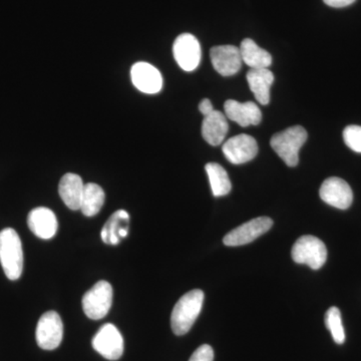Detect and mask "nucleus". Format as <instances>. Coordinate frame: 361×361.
I'll use <instances>...</instances> for the list:
<instances>
[{
    "label": "nucleus",
    "mask_w": 361,
    "mask_h": 361,
    "mask_svg": "<svg viewBox=\"0 0 361 361\" xmlns=\"http://www.w3.org/2000/svg\"><path fill=\"white\" fill-rule=\"evenodd\" d=\"M203 301L204 293L200 289H195L180 297L171 315V326L176 336H184L190 331L200 315Z\"/></svg>",
    "instance_id": "nucleus-1"
},
{
    "label": "nucleus",
    "mask_w": 361,
    "mask_h": 361,
    "mask_svg": "<svg viewBox=\"0 0 361 361\" xmlns=\"http://www.w3.org/2000/svg\"><path fill=\"white\" fill-rule=\"evenodd\" d=\"M0 263L9 280H18L23 274V244L13 228H6L0 232Z\"/></svg>",
    "instance_id": "nucleus-2"
},
{
    "label": "nucleus",
    "mask_w": 361,
    "mask_h": 361,
    "mask_svg": "<svg viewBox=\"0 0 361 361\" xmlns=\"http://www.w3.org/2000/svg\"><path fill=\"white\" fill-rule=\"evenodd\" d=\"M307 140V132L301 126H294L271 137L270 145L288 167L298 165L299 151Z\"/></svg>",
    "instance_id": "nucleus-3"
},
{
    "label": "nucleus",
    "mask_w": 361,
    "mask_h": 361,
    "mask_svg": "<svg viewBox=\"0 0 361 361\" xmlns=\"http://www.w3.org/2000/svg\"><path fill=\"white\" fill-rule=\"evenodd\" d=\"M291 255L294 262L318 270L326 262L327 249L317 237L305 235L297 240L292 247Z\"/></svg>",
    "instance_id": "nucleus-4"
},
{
    "label": "nucleus",
    "mask_w": 361,
    "mask_h": 361,
    "mask_svg": "<svg viewBox=\"0 0 361 361\" xmlns=\"http://www.w3.org/2000/svg\"><path fill=\"white\" fill-rule=\"evenodd\" d=\"M113 304V287L108 281L101 280L82 297V310L92 320L103 319Z\"/></svg>",
    "instance_id": "nucleus-5"
},
{
    "label": "nucleus",
    "mask_w": 361,
    "mask_h": 361,
    "mask_svg": "<svg viewBox=\"0 0 361 361\" xmlns=\"http://www.w3.org/2000/svg\"><path fill=\"white\" fill-rule=\"evenodd\" d=\"M37 342L44 350H54L61 345L63 337V324L61 316L56 311H47L37 323Z\"/></svg>",
    "instance_id": "nucleus-6"
},
{
    "label": "nucleus",
    "mask_w": 361,
    "mask_h": 361,
    "mask_svg": "<svg viewBox=\"0 0 361 361\" xmlns=\"http://www.w3.org/2000/svg\"><path fill=\"white\" fill-rule=\"evenodd\" d=\"M92 348L106 360H118L123 353L122 334L115 325L106 323L92 338Z\"/></svg>",
    "instance_id": "nucleus-7"
},
{
    "label": "nucleus",
    "mask_w": 361,
    "mask_h": 361,
    "mask_svg": "<svg viewBox=\"0 0 361 361\" xmlns=\"http://www.w3.org/2000/svg\"><path fill=\"white\" fill-rule=\"evenodd\" d=\"M173 54L183 71H193L200 65L201 45L191 33H183L175 39Z\"/></svg>",
    "instance_id": "nucleus-8"
},
{
    "label": "nucleus",
    "mask_w": 361,
    "mask_h": 361,
    "mask_svg": "<svg viewBox=\"0 0 361 361\" xmlns=\"http://www.w3.org/2000/svg\"><path fill=\"white\" fill-rule=\"evenodd\" d=\"M272 225L273 221L269 217L255 218L228 233L223 242L230 247L246 245L269 231Z\"/></svg>",
    "instance_id": "nucleus-9"
},
{
    "label": "nucleus",
    "mask_w": 361,
    "mask_h": 361,
    "mask_svg": "<svg viewBox=\"0 0 361 361\" xmlns=\"http://www.w3.org/2000/svg\"><path fill=\"white\" fill-rule=\"evenodd\" d=\"M222 149L227 160L235 165L250 161L258 154L257 142L251 135L245 134L237 135L228 140Z\"/></svg>",
    "instance_id": "nucleus-10"
},
{
    "label": "nucleus",
    "mask_w": 361,
    "mask_h": 361,
    "mask_svg": "<svg viewBox=\"0 0 361 361\" xmlns=\"http://www.w3.org/2000/svg\"><path fill=\"white\" fill-rule=\"evenodd\" d=\"M319 195L323 202L341 210L348 209L353 201L350 186L345 180L337 177L325 180L320 187Z\"/></svg>",
    "instance_id": "nucleus-11"
},
{
    "label": "nucleus",
    "mask_w": 361,
    "mask_h": 361,
    "mask_svg": "<svg viewBox=\"0 0 361 361\" xmlns=\"http://www.w3.org/2000/svg\"><path fill=\"white\" fill-rule=\"evenodd\" d=\"M210 56L214 68L223 77L236 75L243 63L239 47L235 45L214 47L211 49Z\"/></svg>",
    "instance_id": "nucleus-12"
},
{
    "label": "nucleus",
    "mask_w": 361,
    "mask_h": 361,
    "mask_svg": "<svg viewBox=\"0 0 361 361\" xmlns=\"http://www.w3.org/2000/svg\"><path fill=\"white\" fill-rule=\"evenodd\" d=\"M130 78L135 87L145 94H158L163 87L160 71L151 63L144 61H140L132 66Z\"/></svg>",
    "instance_id": "nucleus-13"
},
{
    "label": "nucleus",
    "mask_w": 361,
    "mask_h": 361,
    "mask_svg": "<svg viewBox=\"0 0 361 361\" xmlns=\"http://www.w3.org/2000/svg\"><path fill=\"white\" fill-rule=\"evenodd\" d=\"M226 118L238 123L241 127L257 126L262 120L260 109L253 102L240 103L235 99H228L224 104Z\"/></svg>",
    "instance_id": "nucleus-14"
},
{
    "label": "nucleus",
    "mask_w": 361,
    "mask_h": 361,
    "mask_svg": "<svg viewBox=\"0 0 361 361\" xmlns=\"http://www.w3.org/2000/svg\"><path fill=\"white\" fill-rule=\"evenodd\" d=\"M27 224L30 231L40 239L54 238L58 232V219L51 209L39 207L28 214Z\"/></svg>",
    "instance_id": "nucleus-15"
},
{
    "label": "nucleus",
    "mask_w": 361,
    "mask_h": 361,
    "mask_svg": "<svg viewBox=\"0 0 361 361\" xmlns=\"http://www.w3.org/2000/svg\"><path fill=\"white\" fill-rule=\"evenodd\" d=\"M130 215L127 211L118 210L109 218L102 230L101 237L108 245H118L121 239L129 234Z\"/></svg>",
    "instance_id": "nucleus-16"
},
{
    "label": "nucleus",
    "mask_w": 361,
    "mask_h": 361,
    "mask_svg": "<svg viewBox=\"0 0 361 361\" xmlns=\"http://www.w3.org/2000/svg\"><path fill=\"white\" fill-rule=\"evenodd\" d=\"M229 125L224 114L214 110L210 115L204 116L202 135L211 146H219L224 142Z\"/></svg>",
    "instance_id": "nucleus-17"
},
{
    "label": "nucleus",
    "mask_w": 361,
    "mask_h": 361,
    "mask_svg": "<svg viewBox=\"0 0 361 361\" xmlns=\"http://www.w3.org/2000/svg\"><path fill=\"white\" fill-rule=\"evenodd\" d=\"M85 184L77 174L68 173L61 178L59 185V193L61 200L71 210H80Z\"/></svg>",
    "instance_id": "nucleus-18"
},
{
    "label": "nucleus",
    "mask_w": 361,
    "mask_h": 361,
    "mask_svg": "<svg viewBox=\"0 0 361 361\" xmlns=\"http://www.w3.org/2000/svg\"><path fill=\"white\" fill-rule=\"evenodd\" d=\"M246 78L256 101L261 104H269L271 85L274 82L272 71L268 68L250 70L247 73Z\"/></svg>",
    "instance_id": "nucleus-19"
},
{
    "label": "nucleus",
    "mask_w": 361,
    "mask_h": 361,
    "mask_svg": "<svg viewBox=\"0 0 361 361\" xmlns=\"http://www.w3.org/2000/svg\"><path fill=\"white\" fill-rule=\"evenodd\" d=\"M243 63L251 70L268 68L272 63V56L267 51L261 49L253 39H245L239 47Z\"/></svg>",
    "instance_id": "nucleus-20"
},
{
    "label": "nucleus",
    "mask_w": 361,
    "mask_h": 361,
    "mask_svg": "<svg viewBox=\"0 0 361 361\" xmlns=\"http://www.w3.org/2000/svg\"><path fill=\"white\" fill-rule=\"evenodd\" d=\"M104 198H106V195H104L103 188L94 183L85 184L80 210L87 217L96 216L103 208Z\"/></svg>",
    "instance_id": "nucleus-21"
},
{
    "label": "nucleus",
    "mask_w": 361,
    "mask_h": 361,
    "mask_svg": "<svg viewBox=\"0 0 361 361\" xmlns=\"http://www.w3.org/2000/svg\"><path fill=\"white\" fill-rule=\"evenodd\" d=\"M205 169L214 196L222 197L229 194L232 184L225 169L217 163L207 164Z\"/></svg>",
    "instance_id": "nucleus-22"
},
{
    "label": "nucleus",
    "mask_w": 361,
    "mask_h": 361,
    "mask_svg": "<svg viewBox=\"0 0 361 361\" xmlns=\"http://www.w3.org/2000/svg\"><path fill=\"white\" fill-rule=\"evenodd\" d=\"M325 325L334 337L337 344L344 343L345 341V332L342 325L341 310L337 307H331L325 314Z\"/></svg>",
    "instance_id": "nucleus-23"
},
{
    "label": "nucleus",
    "mask_w": 361,
    "mask_h": 361,
    "mask_svg": "<svg viewBox=\"0 0 361 361\" xmlns=\"http://www.w3.org/2000/svg\"><path fill=\"white\" fill-rule=\"evenodd\" d=\"M343 140L346 146L356 153H361V127L348 126L343 130Z\"/></svg>",
    "instance_id": "nucleus-24"
},
{
    "label": "nucleus",
    "mask_w": 361,
    "mask_h": 361,
    "mask_svg": "<svg viewBox=\"0 0 361 361\" xmlns=\"http://www.w3.org/2000/svg\"><path fill=\"white\" fill-rule=\"evenodd\" d=\"M214 351L208 344H204L200 348L196 349V351L192 355L189 361H213Z\"/></svg>",
    "instance_id": "nucleus-25"
},
{
    "label": "nucleus",
    "mask_w": 361,
    "mask_h": 361,
    "mask_svg": "<svg viewBox=\"0 0 361 361\" xmlns=\"http://www.w3.org/2000/svg\"><path fill=\"white\" fill-rule=\"evenodd\" d=\"M199 111H201L202 115L204 116L210 115L214 111L213 104L211 103L210 99H202L200 104H199Z\"/></svg>",
    "instance_id": "nucleus-26"
},
{
    "label": "nucleus",
    "mask_w": 361,
    "mask_h": 361,
    "mask_svg": "<svg viewBox=\"0 0 361 361\" xmlns=\"http://www.w3.org/2000/svg\"><path fill=\"white\" fill-rule=\"evenodd\" d=\"M325 4L329 6L336 7V8H341V7H345L353 4L355 0H323Z\"/></svg>",
    "instance_id": "nucleus-27"
}]
</instances>
